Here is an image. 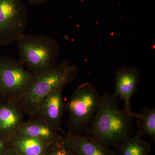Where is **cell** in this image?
<instances>
[{
    "instance_id": "1",
    "label": "cell",
    "mask_w": 155,
    "mask_h": 155,
    "mask_svg": "<svg viewBox=\"0 0 155 155\" xmlns=\"http://www.w3.org/2000/svg\"><path fill=\"white\" fill-rule=\"evenodd\" d=\"M133 119L120 109L117 98L104 92L101 95L96 114L84 133L100 144L118 147L133 134Z\"/></svg>"
},
{
    "instance_id": "2",
    "label": "cell",
    "mask_w": 155,
    "mask_h": 155,
    "mask_svg": "<svg viewBox=\"0 0 155 155\" xmlns=\"http://www.w3.org/2000/svg\"><path fill=\"white\" fill-rule=\"evenodd\" d=\"M78 73L77 66L70 64L69 60H65L48 72L37 75L27 91L10 103L22 114L34 118L41 101L53 91L64 88L67 84L73 81Z\"/></svg>"
},
{
    "instance_id": "3",
    "label": "cell",
    "mask_w": 155,
    "mask_h": 155,
    "mask_svg": "<svg viewBox=\"0 0 155 155\" xmlns=\"http://www.w3.org/2000/svg\"><path fill=\"white\" fill-rule=\"evenodd\" d=\"M17 41L19 60L35 75L44 74L58 65L60 47L54 39L24 34Z\"/></svg>"
},
{
    "instance_id": "4",
    "label": "cell",
    "mask_w": 155,
    "mask_h": 155,
    "mask_svg": "<svg viewBox=\"0 0 155 155\" xmlns=\"http://www.w3.org/2000/svg\"><path fill=\"white\" fill-rule=\"evenodd\" d=\"M101 95L96 87L89 82L79 85L67 104L69 113L67 133L79 135L85 133L96 114Z\"/></svg>"
},
{
    "instance_id": "5",
    "label": "cell",
    "mask_w": 155,
    "mask_h": 155,
    "mask_svg": "<svg viewBox=\"0 0 155 155\" xmlns=\"http://www.w3.org/2000/svg\"><path fill=\"white\" fill-rule=\"evenodd\" d=\"M37 76L19 59L7 56L0 57V80L7 101L11 102L23 95Z\"/></svg>"
},
{
    "instance_id": "6",
    "label": "cell",
    "mask_w": 155,
    "mask_h": 155,
    "mask_svg": "<svg viewBox=\"0 0 155 155\" xmlns=\"http://www.w3.org/2000/svg\"><path fill=\"white\" fill-rule=\"evenodd\" d=\"M28 22L22 0H0V45L17 41L25 34Z\"/></svg>"
},
{
    "instance_id": "7",
    "label": "cell",
    "mask_w": 155,
    "mask_h": 155,
    "mask_svg": "<svg viewBox=\"0 0 155 155\" xmlns=\"http://www.w3.org/2000/svg\"><path fill=\"white\" fill-rule=\"evenodd\" d=\"M140 79V71L134 66L119 67L115 72L113 95L124 101V110L133 118H137L138 114L134 113L131 110L130 99L137 90Z\"/></svg>"
},
{
    "instance_id": "8",
    "label": "cell",
    "mask_w": 155,
    "mask_h": 155,
    "mask_svg": "<svg viewBox=\"0 0 155 155\" xmlns=\"http://www.w3.org/2000/svg\"><path fill=\"white\" fill-rule=\"evenodd\" d=\"M63 89V87L57 89L46 96L39 104L34 117L64 133L61 128V123L67 110V104L62 95Z\"/></svg>"
},
{
    "instance_id": "9",
    "label": "cell",
    "mask_w": 155,
    "mask_h": 155,
    "mask_svg": "<svg viewBox=\"0 0 155 155\" xmlns=\"http://www.w3.org/2000/svg\"><path fill=\"white\" fill-rule=\"evenodd\" d=\"M15 134L38 139L48 144L64 136L48 123L35 117L26 122L23 121Z\"/></svg>"
},
{
    "instance_id": "10",
    "label": "cell",
    "mask_w": 155,
    "mask_h": 155,
    "mask_svg": "<svg viewBox=\"0 0 155 155\" xmlns=\"http://www.w3.org/2000/svg\"><path fill=\"white\" fill-rule=\"evenodd\" d=\"M64 134L78 155H111L115 152L111 147L100 144L83 134L71 135L67 133Z\"/></svg>"
},
{
    "instance_id": "11",
    "label": "cell",
    "mask_w": 155,
    "mask_h": 155,
    "mask_svg": "<svg viewBox=\"0 0 155 155\" xmlns=\"http://www.w3.org/2000/svg\"><path fill=\"white\" fill-rule=\"evenodd\" d=\"M23 114L12 103L0 104V137L10 138L23 122Z\"/></svg>"
},
{
    "instance_id": "12",
    "label": "cell",
    "mask_w": 155,
    "mask_h": 155,
    "mask_svg": "<svg viewBox=\"0 0 155 155\" xmlns=\"http://www.w3.org/2000/svg\"><path fill=\"white\" fill-rule=\"evenodd\" d=\"M11 148L21 155H44L49 144L26 136L14 134L10 137Z\"/></svg>"
},
{
    "instance_id": "13",
    "label": "cell",
    "mask_w": 155,
    "mask_h": 155,
    "mask_svg": "<svg viewBox=\"0 0 155 155\" xmlns=\"http://www.w3.org/2000/svg\"><path fill=\"white\" fill-rule=\"evenodd\" d=\"M143 136L137 132L133 137H130L118 146L120 155H149L151 153V146L143 140Z\"/></svg>"
},
{
    "instance_id": "14",
    "label": "cell",
    "mask_w": 155,
    "mask_h": 155,
    "mask_svg": "<svg viewBox=\"0 0 155 155\" xmlns=\"http://www.w3.org/2000/svg\"><path fill=\"white\" fill-rule=\"evenodd\" d=\"M137 121V132L142 134L149 136L153 143L155 142V110L146 107L138 114Z\"/></svg>"
},
{
    "instance_id": "15",
    "label": "cell",
    "mask_w": 155,
    "mask_h": 155,
    "mask_svg": "<svg viewBox=\"0 0 155 155\" xmlns=\"http://www.w3.org/2000/svg\"><path fill=\"white\" fill-rule=\"evenodd\" d=\"M44 155H78L64 135L48 145Z\"/></svg>"
},
{
    "instance_id": "16",
    "label": "cell",
    "mask_w": 155,
    "mask_h": 155,
    "mask_svg": "<svg viewBox=\"0 0 155 155\" xmlns=\"http://www.w3.org/2000/svg\"><path fill=\"white\" fill-rule=\"evenodd\" d=\"M11 148L10 138L0 137V155H2Z\"/></svg>"
},
{
    "instance_id": "17",
    "label": "cell",
    "mask_w": 155,
    "mask_h": 155,
    "mask_svg": "<svg viewBox=\"0 0 155 155\" xmlns=\"http://www.w3.org/2000/svg\"><path fill=\"white\" fill-rule=\"evenodd\" d=\"M29 2L33 5H40L50 2L51 0H28Z\"/></svg>"
},
{
    "instance_id": "18",
    "label": "cell",
    "mask_w": 155,
    "mask_h": 155,
    "mask_svg": "<svg viewBox=\"0 0 155 155\" xmlns=\"http://www.w3.org/2000/svg\"><path fill=\"white\" fill-rule=\"evenodd\" d=\"M2 155H21L15 150L11 148Z\"/></svg>"
},
{
    "instance_id": "19",
    "label": "cell",
    "mask_w": 155,
    "mask_h": 155,
    "mask_svg": "<svg viewBox=\"0 0 155 155\" xmlns=\"http://www.w3.org/2000/svg\"><path fill=\"white\" fill-rule=\"evenodd\" d=\"M4 95L6 96L5 93V91L3 88L2 84V82L0 80V96Z\"/></svg>"
},
{
    "instance_id": "20",
    "label": "cell",
    "mask_w": 155,
    "mask_h": 155,
    "mask_svg": "<svg viewBox=\"0 0 155 155\" xmlns=\"http://www.w3.org/2000/svg\"><path fill=\"white\" fill-rule=\"evenodd\" d=\"M111 155H116V153L114 152L113 153H112Z\"/></svg>"
}]
</instances>
